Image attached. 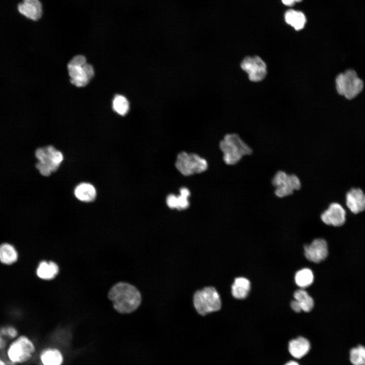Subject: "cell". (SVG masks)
<instances>
[{"label": "cell", "mask_w": 365, "mask_h": 365, "mask_svg": "<svg viewBox=\"0 0 365 365\" xmlns=\"http://www.w3.org/2000/svg\"><path fill=\"white\" fill-rule=\"evenodd\" d=\"M175 166L182 175L189 176L201 173L207 170V160L198 154L182 151L176 158Z\"/></svg>", "instance_id": "obj_6"}, {"label": "cell", "mask_w": 365, "mask_h": 365, "mask_svg": "<svg viewBox=\"0 0 365 365\" xmlns=\"http://www.w3.org/2000/svg\"><path fill=\"white\" fill-rule=\"evenodd\" d=\"M19 12L27 18L38 21L43 15V6L40 0H23L18 5Z\"/></svg>", "instance_id": "obj_13"}, {"label": "cell", "mask_w": 365, "mask_h": 365, "mask_svg": "<svg viewBox=\"0 0 365 365\" xmlns=\"http://www.w3.org/2000/svg\"><path fill=\"white\" fill-rule=\"evenodd\" d=\"M346 204L353 213H358L365 210V194L360 189H352L346 195Z\"/></svg>", "instance_id": "obj_15"}, {"label": "cell", "mask_w": 365, "mask_h": 365, "mask_svg": "<svg viewBox=\"0 0 365 365\" xmlns=\"http://www.w3.org/2000/svg\"><path fill=\"white\" fill-rule=\"evenodd\" d=\"M19 253L16 247L9 242L0 244V263L10 266L17 262Z\"/></svg>", "instance_id": "obj_16"}, {"label": "cell", "mask_w": 365, "mask_h": 365, "mask_svg": "<svg viewBox=\"0 0 365 365\" xmlns=\"http://www.w3.org/2000/svg\"><path fill=\"white\" fill-rule=\"evenodd\" d=\"M219 148L224 162L228 165L236 164L243 156L252 153L251 148L236 133L226 134L220 142Z\"/></svg>", "instance_id": "obj_2"}, {"label": "cell", "mask_w": 365, "mask_h": 365, "mask_svg": "<svg viewBox=\"0 0 365 365\" xmlns=\"http://www.w3.org/2000/svg\"><path fill=\"white\" fill-rule=\"evenodd\" d=\"M285 365H299L297 362L290 361L287 362Z\"/></svg>", "instance_id": "obj_32"}, {"label": "cell", "mask_w": 365, "mask_h": 365, "mask_svg": "<svg viewBox=\"0 0 365 365\" xmlns=\"http://www.w3.org/2000/svg\"><path fill=\"white\" fill-rule=\"evenodd\" d=\"M302 0H282V3L285 5L288 6H293L295 3L300 2Z\"/></svg>", "instance_id": "obj_30"}, {"label": "cell", "mask_w": 365, "mask_h": 365, "mask_svg": "<svg viewBox=\"0 0 365 365\" xmlns=\"http://www.w3.org/2000/svg\"><path fill=\"white\" fill-rule=\"evenodd\" d=\"M179 191V193L177 195L170 194L167 196L166 198V205L172 209L186 210L190 206L189 198L191 195L190 191L186 187L181 188Z\"/></svg>", "instance_id": "obj_14"}, {"label": "cell", "mask_w": 365, "mask_h": 365, "mask_svg": "<svg viewBox=\"0 0 365 365\" xmlns=\"http://www.w3.org/2000/svg\"><path fill=\"white\" fill-rule=\"evenodd\" d=\"M349 359L353 365H365V347L359 345L352 348L350 350Z\"/></svg>", "instance_id": "obj_26"}, {"label": "cell", "mask_w": 365, "mask_h": 365, "mask_svg": "<svg viewBox=\"0 0 365 365\" xmlns=\"http://www.w3.org/2000/svg\"><path fill=\"white\" fill-rule=\"evenodd\" d=\"M295 300L299 303L302 311L306 312L310 311L314 306L312 298L303 289L296 290L294 295Z\"/></svg>", "instance_id": "obj_23"}, {"label": "cell", "mask_w": 365, "mask_h": 365, "mask_svg": "<svg viewBox=\"0 0 365 365\" xmlns=\"http://www.w3.org/2000/svg\"><path fill=\"white\" fill-rule=\"evenodd\" d=\"M40 359L43 365H61L63 357L61 352L55 349H47L40 354Z\"/></svg>", "instance_id": "obj_22"}, {"label": "cell", "mask_w": 365, "mask_h": 365, "mask_svg": "<svg viewBox=\"0 0 365 365\" xmlns=\"http://www.w3.org/2000/svg\"><path fill=\"white\" fill-rule=\"evenodd\" d=\"M310 344L309 341L302 337L291 340L288 344V350L295 358H300L305 356L309 351Z\"/></svg>", "instance_id": "obj_17"}, {"label": "cell", "mask_w": 365, "mask_h": 365, "mask_svg": "<svg viewBox=\"0 0 365 365\" xmlns=\"http://www.w3.org/2000/svg\"><path fill=\"white\" fill-rule=\"evenodd\" d=\"M272 184L275 188L274 193L278 198H283L300 189L301 182L299 177L294 174H288L279 170L273 176Z\"/></svg>", "instance_id": "obj_9"}, {"label": "cell", "mask_w": 365, "mask_h": 365, "mask_svg": "<svg viewBox=\"0 0 365 365\" xmlns=\"http://www.w3.org/2000/svg\"><path fill=\"white\" fill-rule=\"evenodd\" d=\"M193 303L197 312L203 316L220 310L222 306L220 295L212 286L197 290L194 295Z\"/></svg>", "instance_id": "obj_5"}, {"label": "cell", "mask_w": 365, "mask_h": 365, "mask_svg": "<svg viewBox=\"0 0 365 365\" xmlns=\"http://www.w3.org/2000/svg\"><path fill=\"white\" fill-rule=\"evenodd\" d=\"M285 22L296 30L303 29L306 24L305 15L301 12L294 10L287 11L284 15Z\"/></svg>", "instance_id": "obj_21"}, {"label": "cell", "mask_w": 365, "mask_h": 365, "mask_svg": "<svg viewBox=\"0 0 365 365\" xmlns=\"http://www.w3.org/2000/svg\"><path fill=\"white\" fill-rule=\"evenodd\" d=\"M108 297L115 309L121 313L133 312L141 301L139 290L133 285L124 282L115 284L110 290Z\"/></svg>", "instance_id": "obj_1"}, {"label": "cell", "mask_w": 365, "mask_h": 365, "mask_svg": "<svg viewBox=\"0 0 365 365\" xmlns=\"http://www.w3.org/2000/svg\"><path fill=\"white\" fill-rule=\"evenodd\" d=\"M0 335L4 337L7 339L12 340L17 338L19 335L16 327L12 325H8L0 327Z\"/></svg>", "instance_id": "obj_27"}, {"label": "cell", "mask_w": 365, "mask_h": 365, "mask_svg": "<svg viewBox=\"0 0 365 365\" xmlns=\"http://www.w3.org/2000/svg\"><path fill=\"white\" fill-rule=\"evenodd\" d=\"M58 270V267L54 262L42 261L38 266L36 274L40 279L51 280L57 275Z\"/></svg>", "instance_id": "obj_18"}, {"label": "cell", "mask_w": 365, "mask_h": 365, "mask_svg": "<svg viewBox=\"0 0 365 365\" xmlns=\"http://www.w3.org/2000/svg\"><path fill=\"white\" fill-rule=\"evenodd\" d=\"M338 93L348 99L356 97L363 90V81L353 69L346 70L339 74L336 79Z\"/></svg>", "instance_id": "obj_8"}, {"label": "cell", "mask_w": 365, "mask_h": 365, "mask_svg": "<svg viewBox=\"0 0 365 365\" xmlns=\"http://www.w3.org/2000/svg\"><path fill=\"white\" fill-rule=\"evenodd\" d=\"M76 197L83 202L93 201L96 197V192L94 187L89 183H81L75 190Z\"/></svg>", "instance_id": "obj_20"}, {"label": "cell", "mask_w": 365, "mask_h": 365, "mask_svg": "<svg viewBox=\"0 0 365 365\" xmlns=\"http://www.w3.org/2000/svg\"><path fill=\"white\" fill-rule=\"evenodd\" d=\"M8 360L12 364H23L29 362L35 352L32 341L24 335H19L11 340L6 348Z\"/></svg>", "instance_id": "obj_3"}, {"label": "cell", "mask_w": 365, "mask_h": 365, "mask_svg": "<svg viewBox=\"0 0 365 365\" xmlns=\"http://www.w3.org/2000/svg\"><path fill=\"white\" fill-rule=\"evenodd\" d=\"M290 306L292 309L296 312H300L302 311L301 308L296 300H294L291 302Z\"/></svg>", "instance_id": "obj_28"}, {"label": "cell", "mask_w": 365, "mask_h": 365, "mask_svg": "<svg viewBox=\"0 0 365 365\" xmlns=\"http://www.w3.org/2000/svg\"><path fill=\"white\" fill-rule=\"evenodd\" d=\"M7 340L6 338L0 335V350L6 349L8 344Z\"/></svg>", "instance_id": "obj_29"}, {"label": "cell", "mask_w": 365, "mask_h": 365, "mask_svg": "<svg viewBox=\"0 0 365 365\" xmlns=\"http://www.w3.org/2000/svg\"><path fill=\"white\" fill-rule=\"evenodd\" d=\"M304 250L306 258L314 263L324 260L328 254L327 243L321 238L315 239L310 244L305 245Z\"/></svg>", "instance_id": "obj_12"}, {"label": "cell", "mask_w": 365, "mask_h": 365, "mask_svg": "<svg viewBox=\"0 0 365 365\" xmlns=\"http://www.w3.org/2000/svg\"><path fill=\"white\" fill-rule=\"evenodd\" d=\"M0 365H7L6 361L4 360L0 355Z\"/></svg>", "instance_id": "obj_31"}, {"label": "cell", "mask_w": 365, "mask_h": 365, "mask_svg": "<svg viewBox=\"0 0 365 365\" xmlns=\"http://www.w3.org/2000/svg\"><path fill=\"white\" fill-rule=\"evenodd\" d=\"M250 289V281L246 278H236L231 286L232 296L237 299L245 298Z\"/></svg>", "instance_id": "obj_19"}, {"label": "cell", "mask_w": 365, "mask_h": 365, "mask_svg": "<svg viewBox=\"0 0 365 365\" xmlns=\"http://www.w3.org/2000/svg\"><path fill=\"white\" fill-rule=\"evenodd\" d=\"M320 218L327 225L339 227L345 223L346 211L339 203H332L321 214Z\"/></svg>", "instance_id": "obj_11"}, {"label": "cell", "mask_w": 365, "mask_h": 365, "mask_svg": "<svg viewBox=\"0 0 365 365\" xmlns=\"http://www.w3.org/2000/svg\"><path fill=\"white\" fill-rule=\"evenodd\" d=\"M240 67L247 74L248 79L251 82H260L267 74L266 63L258 56L245 57L241 61Z\"/></svg>", "instance_id": "obj_10"}, {"label": "cell", "mask_w": 365, "mask_h": 365, "mask_svg": "<svg viewBox=\"0 0 365 365\" xmlns=\"http://www.w3.org/2000/svg\"><path fill=\"white\" fill-rule=\"evenodd\" d=\"M113 108L119 115L125 116L129 110V101L125 96L117 94L113 100Z\"/></svg>", "instance_id": "obj_25"}, {"label": "cell", "mask_w": 365, "mask_h": 365, "mask_svg": "<svg viewBox=\"0 0 365 365\" xmlns=\"http://www.w3.org/2000/svg\"><path fill=\"white\" fill-rule=\"evenodd\" d=\"M34 155L38 160L35 167L44 176L57 170L63 158L62 153L51 145L38 148Z\"/></svg>", "instance_id": "obj_4"}, {"label": "cell", "mask_w": 365, "mask_h": 365, "mask_svg": "<svg viewBox=\"0 0 365 365\" xmlns=\"http://www.w3.org/2000/svg\"><path fill=\"white\" fill-rule=\"evenodd\" d=\"M70 82L78 87L86 86L94 76L92 66L86 62L85 56L74 57L67 65Z\"/></svg>", "instance_id": "obj_7"}, {"label": "cell", "mask_w": 365, "mask_h": 365, "mask_svg": "<svg viewBox=\"0 0 365 365\" xmlns=\"http://www.w3.org/2000/svg\"><path fill=\"white\" fill-rule=\"evenodd\" d=\"M295 280L297 285L300 287L302 288L307 287L313 282V273L309 268L302 269L296 273Z\"/></svg>", "instance_id": "obj_24"}]
</instances>
